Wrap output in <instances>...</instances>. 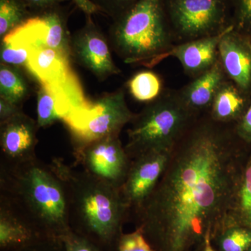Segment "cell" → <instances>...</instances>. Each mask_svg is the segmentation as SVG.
Returning a JSON list of instances; mask_svg holds the SVG:
<instances>
[{
  "instance_id": "1",
  "label": "cell",
  "mask_w": 251,
  "mask_h": 251,
  "mask_svg": "<svg viewBox=\"0 0 251 251\" xmlns=\"http://www.w3.org/2000/svg\"><path fill=\"white\" fill-rule=\"evenodd\" d=\"M234 126L204 114L175 145L156 187L133 211L154 251L201 250L224 227L251 151Z\"/></svg>"
},
{
  "instance_id": "2",
  "label": "cell",
  "mask_w": 251,
  "mask_h": 251,
  "mask_svg": "<svg viewBox=\"0 0 251 251\" xmlns=\"http://www.w3.org/2000/svg\"><path fill=\"white\" fill-rule=\"evenodd\" d=\"M0 202L9 206L41 237L71 231L64 183L51 163L38 159L0 161Z\"/></svg>"
},
{
  "instance_id": "3",
  "label": "cell",
  "mask_w": 251,
  "mask_h": 251,
  "mask_svg": "<svg viewBox=\"0 0 251 251\" xmlns=\"http://www.w3.org/2000/svg\"><path fill=\"white\" fill-rule=\"evenodd\" d=\"M64 183L71 231L86 238L102 251H117L123 226L130 211L121 189L87 172L77 171L62 159L51 162Z\"/></svg>"
},
{
  "instance_id": "4",
  "label": "cell",
  "mask_w": 251,
  "mask_h": 251,
  "mask_svg": "<svg viewBox=\"0 0 251 251\" xmlns=\"http://www.w3.org/2000/svg\"><path fill=\"white\" fill-rule=\"evenodd\" d=\"M112 50L125 64L152 68L175 45L163 0H138L112 19Z\"/></svg>"
},
{
  "instance_id": "5",
  "label": "cell",
  "mask_w": 251,
  "mask_h": 251,
  "mask_svg": "<svg viewBox=\"0 0 251 251\" xmlns=\"http://www.w3.org/2000/svg\"><path fill=\"white\" fill-rule=\"evenodd\" d=\"M198 117L183 101L179 90H164L135 114L127 130L126 151L132 160L154 150L173 151Z\"/></svg>"
},
{
  "instance_id": "6",
  "label": "cell",
  "mask_w": 251,
  "mask_h": 251,
  "mask_svg": "<svg viewBox=\"0 0 251 251\" xmlns=\"http://www.w3.org/2000/svg\"><path fill=\"white\" fill-rule=\"evenodd\" d=\"M134 115L126 100L125 90L119 89L75 109L62 122L69 130L75 151L95 140L120 136Z\"/></svg>"
},
{
  "instance_id": "7",
  "label": "cell",
  "mask_w": 251,
  "mask_h": 251,
  "mask_svg": "<svg viewBox=\"0 0 251 251\" xmlns=\"http://www.w3.org/2000/svg\"><path fill=\"white\" fill-rule=\"evenodd\" d=\"M175 45L217 35L231 26V0H163Z\"/></svg>"
},
{
  "instance_id": "8",
  "label": "cell",
  "mask_w": 251,
  "mask_h": 251,
  "mask_svg": "<svg viewBox=\"0 0 251 251\" xmlns=\"http://www.w3.org/2000/svg\"><path fill=\"white\" fill-rule=\"evenodd\" d=\"M74 156L83 171L119 189L125 184L132 163L120 136L92 142L74 151Z\"/></svg>"
},
{
  "instance_id": "9",
  "label": "cell",
  "mask_w": 251,
  "mask_h": 251,
  "mask_svg": "<svg viewBox=\"0 0 251 251\" xmlns=\"http://www.w3.org/2000/svg\"><path fill=\"white\" fill-rule=\"evenodd\" d=\"M72 59L44 46L31 49L27 70L40 84L56 86L62 89L72 100L74 109L90 103L82 85L71 65Z\"/></svg>"
},
{
  "instance_id": "10",
  "label": "cell",
  "mask_w": 251,
  "mask_h": 251,
  "mask_svg": "<svg viewBox=\"0 0 251 251\" xmlns=\"http://www.w3.org/2000/svg\"><path fill=\"white\" fill-rule=\"evenodd\" d=\"M85 25L72 36V60L103 81L121 73L111 52L109 41L96 25L92 16H86Z\"/></svg>"
},
{
  "instance_id": "11",
  "label": "cell",
  "mask_w": 251,
  "mask_h": 251,
  "mask_svg": "<svg viewBox=\"0 0 251 251\" xmlns=\"http://www.w3.org/2000/svg\"><path fill=\"white\" fill-rule=\"evenodd\" d=\"M172 151L154 150L132 160L129 173L121 188L130 214L143 204L156 187L168 166Z\"/></svg>"
},
{
  "instance_id": "12",
  "label": "cell",
  "mask_w": 251,
  "mask_h": 251,
  "mask_svg": "<svg viewBox=\"0 0 251 251\" xmlns=\"http://www.w3.org/2000/svg\"><path fill=\"white\" fill-rule=\"evenodd\" d=\"M39 128L37 122L23 111L0 123V161L19 163L37 158Z\"/></svg>"
},
{
  "instance_id": "13",
  "label": "cell",
  "mask_w": 251,
  "mask_h": 251,
  "mask_svg": "<svg viewBox=\"0 0 251 251\" xmlns=\"http://www.w3.org/2000/svg\"><path fill=\"white\" fill-rule=\"evenodd\" d=\"M219 59L227 78L251 93V50L247 38L232 26L220 41Z\"/></svg>"
},
{
  "instance_id": "14",
  "label": "cell",
  "mask_w": 251,
  "mask_h": 251,
  "mask_svg": "<svg viewBox=\"0 0 251 251\" xmlns=\"http://www.w3.org/2000/svg\"><path fill=\"white\" fill-rule=\"evenodd\" d=\"M230 26L217 35L176 44L163 57L178 59L185 74L194 79L211 69L219 60V46L223 36Z\"/></svg>"
},
{
  "instance_id": "15",
  "label": "cell",
  "mask_w": 251,
  "mask_h": 251,
  "mask_svg": "<svg viewBox=\"0 0 251 251\" xmlns=\"http://www.w3.org/2000/svg\"><path fill=\"white\" fill-rule=\"evenodd\" d=\"M227 78L219 59L211 69L180 89V97L196 116L207 114L216 92Z\"/></svg>"
},
{
  "instance_id": "16",
  "label": "cell",
  "mask_w": 251,
  "mask_h": 251,
  "mask_svg": "<svg viewBox=\"0 0 251 251\" xmlns=\"http://www.w3.org/2000/svg\"><path fill=\"white\" fill-rule=\"evenodd\" d=\"M251 101V93L227 78L216 92L208 114L219 123L235 125L247 112Z\"/></svg>"
},
{
  "instance_id": "17",
  "label": "cell",
  "mask_w": 251,
  "mask_h": 251,
  "mask_svg": "<svg viewBox=\"0 0 251 251\" xmlns=\"http://www.w3.org/2000/svg\"><path fill=\"white\" fill-rule=\"evenodd\" d=\"M40 238L9 206L0 202V251L20 250Z\"/></svg>"
},
{
  "instance_id": "18",
  "label": "cell",
  "mask_w": 251,
  "mask_h": 251,
  "mask_svg": "<svg viewBox=\"0 0 251 251\" xmlns=\"http://www.w3.org/2000/svg\"><path fill=\"white\" fill-rule=\"evenodd\" d=\"M74 110L72 100L62 89L40 84L36 108L39 128H47L58 120L63 121Z\"/></svg>"
},
{
  "instance_id": "19",
  "label": "cell",
  "mask_w": 251,
  "mask_h": 251,
  "mask_svg": "<svg viewBox=\"0 0 251 251\" xmlns=\"http://www.w3.org/2000/svg\"><path fill=\"white\" fill-rule=\"evenodd\" d=\"M229 225H237L251 228V151L241 173L233 201L224 226Z\"/></svg>"
},
{
  "instance_id": "20",
  "label": "cell",
  "mask_w": 251,
  "mask_h": 251,
  "mask_svg": "<svg viewBox=\"0 0 251 251\" xmlns=\"http://www.w3.org/2000/svg\"><path fill=\"white\" fill-rule=\"evenodd\" d=\"M39 14L44 18L46 25L44 46L53 49L72 59V35L68 29L67 12L62 6H59Z\"/></svg>"
},
{
  "instance_id": "21",
  "label": "cell",
  "mask_w": 251,
  "mask_h": 251,
  "mask_svg": "<svg viewBox=\"0 0 251 251\" xmlns=\"http://www.w3.org/2000/svg\"><path fill=\"white\" fill-rule=\"evenodd\" d=\"M29 96V86L21 69L1 63L0 98L22 107Z\"/></svg>"
},
{
  "instance_id": "22",
  "label": "cell",
  "mask_w": 251,
  "mask_h": 251,
  "mask_svg": "<svg viewBox=\"0 0 251 251\" xmlns=\"http://www.w3.org/2000/svg\"><path fill=\"white\" fill-rule=\"evenodd\" d=\"M132 97L140 102L150 103L163 93V82L158 74L150 71L137 73L127 83Z\"/></svg>"
},
{
  "instance_id": "23",
  "label": "cell",
  "mask_w": 251,
  "mask_h": 251,
  "mask_svg": "<svg viewBox=\"0 0 251 251\" xmlns=\"http://www.w3.org/2000/svg\"><path fill=\"white\" fill-rule=\"evenodd\" d=\"M217 251H247L251 247V228L237 225L224 226L213 238Z\"/></svg>"
},
{
  "instance_id": "24",
  "label": "cell",
  "mask_w": 251,
  "mask_h": 251,
  "mask_svg": "<svg viewBox=\"0 0 251 251\" xmlns=\"http://www.w3.org/2000/svg\"><path fill=\"white\" fill-rule=\"evenodd\" d=\"M34 16L23 0H0V37L3 39Z\"/></svg>"
},
{
  "instance_id": "25",
  "label": "cell",
  "mask_w": 251,
  "mask_h": 251,
  "mask_svg": "<svg viewBox=\"0 0 251 251\" xmlns=\"http://www.w3.org/2000/svg\"><path fill=\"white\" fill-rule=\"evenodd\" d=\"M231 25L239 34L251 37V0H231Z\"/></svg>"
},
{
  "instance_id": "26",
  "label": "cell",
  "mask_w": 251,
  "mask_h": 251,
  "mask_svg": "<svg viewBox=\"0 0 251 251\" xmlns=\"http://www.w3.org/2000/svg\"><path fill=\"white\" fill-rule=\"evenodd\" d=\"M31 49L22 46H16L9 41L1 40L0 60L1 64L27 69Z\"/></svg>"
},
{
  "instance_id": "27",
  "label": "cell",
  "mask_w": 251,
  "mask_h": 251,
  "mask_svg": "<svg viewBox=\"0 0 251 251\" xmlns=\"http://www.w3.org/2000/svg\"><path fill=\"white\" fill-rule=\"evenodd\" d=\"M117 251H154L140 229L122 234Z\"/></svg>"
},
{
  "instance_id": "28",
  "label": "cell",
  "mask_w": 251,
  "mask_h": 251,
  "mask_svg": "<svg viewBox=\"0 0 251 251\" xmlns=\"http://www.w3.org/2000/svg\"><path fill=\"white\" fill-rule=\"evenodd\" d=\"M98 8L99 12L103 13L112 20L130 9L138 0H91Z\"/></svg>"
},
{
  "instance_id": "29",
  "label": "cell",
  "mask_w": 251,
  "mask_h": 251,
  "mask_svg": "<svg viewBox=\"0 0 251 251\" xmlns=\"http://www.w3.org/2000/svg\"><path fill=\"white\" fill-rule=\"evenodd\" d=\"M66 251H102L95 244L83 237L70 231L61 238Z\"/></svg>"
},
{
  "instance_id": "30",
  "label": "cell",
  "mask_w": 251,
  "mask_h": 251,
  "mask_svg": "<svg viewBox=\"0 0 251 251\" xmlns=\"http://www.w3.org/2000/svg\"><path fill=\"white\" fill-rule=\"evenodd\" d=\"M16 251H66L64 243L59 238L43 237L27 247Z\"/></svg>"
},
{
  "instance_id": "31",
  "label": "cell",
  "mask_w": 251,
  "mask_h": 251,
  "mask_svg": "<svg viewBox=\"0 0 251 251\" xmlns=\"http://www.w3.org/2000/svg\"><path fill=\"white\" fill-rule=\"evenodd\" d=\"M234 128L239 138L251 146V101L244 116L235 124Z\"/></svg>"
},
{
  "instance_id": "32",
  "label": "cell",
  "mask_w": 251,
  "mask_h": 251,
  "mask_svg": "<svg viewBox=\"0 0 251 251\" xmlns=\"http://www.w3.org/2000/svg\"><path fill=\"white\" fill-rule=\"evenodd\" d=\"M34 16L61 6L68 0H23Z\"/></svg>"
},
{
  "instance_id": "33",
  "label": "cell",
  "mask_w": 251,
  "mask_h": 251,
  "mask_svg": "<svg viewBox=\"0 0 251 251\" xmlns=\"http://www.w3.org/2000/svg\"><path fill=\"white\" fill-rule=\"evenodd\" d=\"M21 112H23L22 107L18 106L6 99L0 98V123L9 120Z\"/></svg>"
},
{
  "instance_id": "34",
  "label": "cell",
  "mask_w": 251,
  "mask_h": 251,
  "mask_svg": "<svg viewBox=\"0 0 251 251\" xmlns=\"http://www.w3.org/2000/svg\"><path fill=\"white\" fill-rule=\"evenodd\" d=\"M73 1L85 16H92L96 13L99 12L98 8L91 0H73Z\"/></svg>"
},
{
  "instance_id": "35",
  "label": "cell",
  "mask_w": 251,
  "mask_h": 251,
  "mask_svg": "<svg viewBox=\"0 0 251 251\" xmlns=\"http://www.w3.org/2000/svg\"><path fill=\"white\" fill-rule=\"evenodd\" d=\"M201 251H217L214 246H213L212 238H211V236H208L206 238L205 242H204V246H203L202 249H201Z\"/></svg>"
},
{
  "instance_id": "36",
  "label": "cell",
  "mask_w": 251,
  "mask_h": 251,
  "mask_svg": "<svg viewBox=\"0 0 251 251\" xmlns=\"http://www.w3.org/2000/svg\"><path fill=\"white\" fill-rule=\"evenodd\" d=\"M247 38L248 43H249V45L250 46V49L251 50V37H246Z\"/></svg>"
},
{
  "instance_id": "37",
  "label": "cell",
  "mask_w": 251,
  "mask_h": 251,
  "mask_svg": "<svg viewBox=\"0 0 251 251\" xmlns=\"http://www.w3.org/2000/svg\"><path fill=\"white\" fill-rule=\"evenodd\" d=\"M247 251H251V247L250 249H249V250H248Z\"/></svg>"
}]
</instances>
